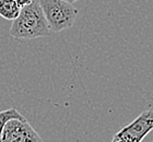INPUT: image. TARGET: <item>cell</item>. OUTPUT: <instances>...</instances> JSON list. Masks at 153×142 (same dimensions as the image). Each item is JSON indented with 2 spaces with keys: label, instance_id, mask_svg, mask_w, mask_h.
Wrapping results in <instances>:
<instances>
[{
  "label": "cell",
  "instance_id": "cell-1",
  "mask_svg": "<svg viewBox=\"0 0 153 142\" xmlns=\"http://www.w3.org/2000/svg\"><path fill=\"white\" fill-rule=\"evenodd\" d=\"M49 34L51 30L38 1H32L21 8L19 16L13 20L10 28V35L16 39H33Z\"/></svg>",
  "mask_w": 153,
  "mask_h": 142
},
{
  "label": "cell",
  "instance_id": "cell-2",
  "mask_svg": "<svg viewBox=\"0 0 153 142\" xmlns=\"http://www.w3.org/2000/svg\"><path fill=\"white\" fill-rule=\"evenodd\" d=\"M38 3L51 32L58 33L74 25L78 9L72 3L64 0H39Z\"/></svg>",
  "mask_w": 153,
  "mask_h": 142
},
{
  "label": "cell",
  "instance_id": "cell-3",
  "mask_svg": "<svg viewBox=\"0 0 153 142\" xmlns=\"http://www.w3.org/2000/svg\"><path fill=\"white\" fill-rule=\"evenodd\" d=\"M153 130V109H147L115 133L111 142H141Z\"/></svg>",
  "mask_w": 153,
  "mask_h": 142
},
{
  "label": "cell",
  "instance_id": "cell-4",
  "mask_svg": "<svg viewBox=\"0 0 153 142\" xmlns=\"http://www.w3.org/2000/svg\"><path fill=\"white\" fill-rule=\"evenodd\" d=\"M0 142H43V140L24 118L9 120L0 135Z\"/></svg>",
  "mask_w": 153,
  "mask_h": 142
},
{
  "label": "cell",
  "instance_id": "cell-5",
  "mask_svg": "<svg viewBox=\"0 0 153 142\" xmlns=\"http://www.w3.org/2000/svg\"><path fill=\"white\" fill-rule=\"evenodd\" d=\"M20 8L14 0H0V16L9 21L16 20L19 16Z\"/></svg>",
  "mask_w": 153,
  "mask_h": 142
},
{
  "label": "cell",
  "instance_id": "cell-6",
  "mask_svg": "<svg viewBox=\"0 0 153 142\" xmlns=\"http://www.w3.org/2000/svg\"><path fill=\"white\" fill-rule=\"evenodd\" d=\"M25 117L22 116L16 108H9L6 111L0 112V135L2 132L6 123L11 119H24Z\"/></svg>",
  "mask_w": 153,
  "mask_h": 142
},
{
  "label": "cell",
  "instance_id": "cell-7",
  "mask_svg": "<svg viewBox=\"0 0 153 142\" xmlns=\"http://www.w3.org/2000/svg\"><path fill=\"white\" fill-rule=\"evenodd\" d=\"M16 2V4L20 7V8H24V7H26L27 4H30V3L32 2V0H14Z\"/></svg>",
  "mask_w": 153,
  "mask_h": 142
},
{
  "label": "cell",
  "instance_id": "cell-8",
  "mask_svg": "<svg viewBox=\"0 0 153 142\" xmlns=\"http://www.w3.org/2000/svg\"><path fill=\"white\" fill-rule=\"evenodd\" d=\"M64 1L69 2V3H72V4H74V2H76V1H78V0H64Z\"/></svg>",
  "mask_w": 153,
  "mask_h": 142
},
{
  "label": "cell",
  "instance_id": "cell-9",
  "mask_svg": "<svg viewBox=\"0 0 153 142\" xmlns=\"http://www.w3.org/2000/svg\"><path fill=\"white\" fill-rule=\"evenodd\" d=\"M152 142H153V141H152Z\"/></svg>",
  "mask_w": 153,
  "mask_h": 142
}]
</instances>
